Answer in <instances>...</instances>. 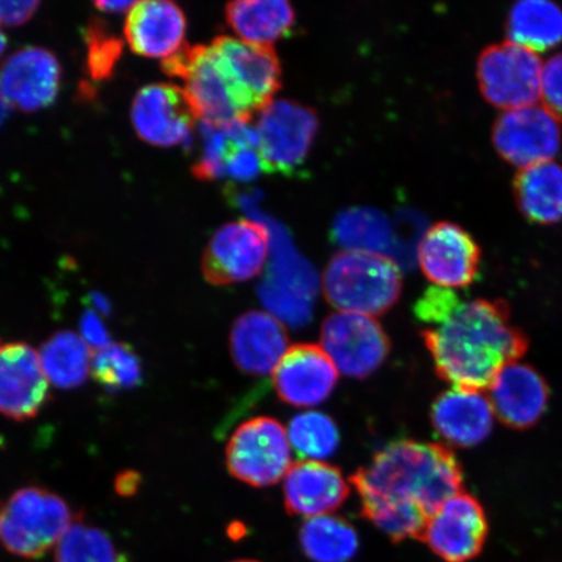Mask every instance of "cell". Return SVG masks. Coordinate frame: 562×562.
Listing matches in <instances>:
<instances>
[{
    "instance_id": "cell-42",
    "label": "cell",
    "mask_w": 562,
    "mask_h": 562,
    "mask_svg": "<svg viewBox=\"0 0 562 562\" xmlns=\"http://www.w3.org/2000/svg\"><path fill=\"white\" fill-rule=\"evenodd\" d=\"M91 304H93V311L100 312L101 314H109L110 302L101 293H91Z\"/></svg>"
},
{
    "instance_id": "cell-10",
    "label": "cell",
    "mask_w": 562,
    "mask_h": 562,
    "mask_svg": "<svg viewBox=\"0 0 562 562\" xmlns=\"http://www.w3.org/2000/svg\"><path fill=\"white\" fill-rule=\"evenodd\" d=\"M270 234L261 223L241 220L216 231L202 259L209 283L231 285L255 279L269 258Z\"/></svg>"
},
{
    "instance_id": "cell-32",
    "label": "cell",
    "mask_w": 562,
    "mask_h": 562,
    "mask_svg": "<svg viewBox=\"0 0 562 562\" xmlns=\"http://www.w3.org/2000/svg\"><path fill=\"white\" fill-rule=\"evenodd\" d=\"M335 238L347 250L381 252L391 240V228L376 211L350 210L337 220Z\"/></svg>"
},
{
    "instance_id": "cell-8",
    "label": "cell",
    "mask_w": 562,
    "mask_h": 562,
    "mask_svg": "<svg viewBox=\"0 0 562 562\" xmlns=\"http://www.w3.org/2000/svg\"><path fill=\"white\" fill-rule=\"evenodd\" d=\"M318 126V116L305 105L291 101L267 105L255 126L265 170L284 175L297 170L312 149Z\"/></svg>"
},
{
    "instance_id": "cell-15",
    "label": "cell",
    "mask_w": 562,
    "mask_h": 562,
    "mask_svg": "<svg viewBox=\"0 0 562 562\" xmlns=\"http://www.w3.org/2000/svg\"><path fill=\"white\" fill-rule=\"evenodd\" d=\"M194 119L184 90L168 83H153L140 89L132 105V122L137 135L154 146L191 144Z\"/></svg>"
},
{
    "instance_id": "cell-41",
    "label": "cell",
    "mask_w": 562,
    "mask_h": 562,
    "mask_svg": "<svg viewBox=\"0 0 562 562\" xmlns=\"http://www.w3.org/2000/svg\"><path fill=\"white\" fill-rule=\"evenodd\" d=\"M136 3L132 2H98L95 4L98 10L109 13H125L133 9Z\"/></svg>"
},
{
    "instance_id": "cell-13",
    "label": "cell",
    "mask_w": 562,
    "mask_h": 562,
    "mask_svg": "<svg viewBox=\"0 0 562 562\" xmlns=\"http://www.w3.org/2000/svg\"><path fill=\"white\" fill-rule=\"evenodd\" d=\"M482 251L472 235L459 224L440 222L428 229L418 246L424 276L437 286L463 288L480 271Z\"/></svg>"
},
{
    "instance_id": "cell-31",
    "label": "cell",
    "mask_w": 562,
    "mask_h": 562,
    "mask_svg": "<svg viewBox=\"0 0 562 562\" xmlns=\"http://www.w3.org/2000/svg\"><path fill=\"white\" fill-rule=\"evenodd\" d=\"M288 439L302 459H328L339 447L340 435L331 417L319 412L299 414L288 427Z\"/></svg>"
},
{
    "instance_id": "cell-24",
    "label": "cell",
    "mask_w": 562,
    "mask_h": 562,
    "mask_svg": "<svg viewBox=\"0 0 562 562\" xmlns=\"http://www.w3.org/2000/svg\"><path fill=\"white\" fill-rule=\"evenodd\" d=\"M315 285L314 272L304 262L279 255L259 294L271 315L301 327L312 318Z\"/></svg>"
},
{
    "instance_id": "cell-44",
    "label": "cell",
    "mask_w": 562,
    "mask_h": 562,
    "mask_svg": "<svg viewBox=\"0 0 562 562\" xmlns=\"http://www.w3.org/2000/svg\"><path fill=\"white\" fill-rule=\"evenodd\" d=\"M5 46H7L5 35L2 32V30H0V56L3 55V53L5 50Z\"/></svg>"
},
{
    "instance_id": "cell-39",
    "label": "cell",
    "mask_w": 562,
    "mask_h": 562,
    "mask_svg": "<svg viewBox=\"0 0 562 562\" xmlns=\"http://www.w3.org/2000/svg\"><path fill=\"white\" fill-rule=\"evenodd\" d=\"M38 3L33 0H19V2H2L0 0V25L16 26L26 23L35 11Z\"/></svg>"
},
{
    "instance_id": "cell-34",
    "label": "cell",
    "mask_w": 562,
    "mask_h": 562,
    "mask_svg": "<svg viewBox=\"0 0 562 562\" xmlns=\"http://www.w3.org/2000/svg\"><path fill=\"white\" fill-rule=\"evenodd\" d=\"M202 153L194 166L199 179L214 180L226 176L227 159L235 145L231 124L220 125L202 122Z\"/></svg>"
},
{
    "instance_id": "cell-12",
    "label": "cell",
    "mask_w": 562,
    "mask_h": 562,
    "mask_svg": "<svg viewBox=\"0 0 562 562\" xmlns=\"http://www.w3.org/2000/svg\"><path fill=\"white\" fill-rule=\"evenodd\" d=\"M492 144L498 156L519 170L552 161L561 147L559 122L537 105L507 111L492 128Z\"/></svg>"
},
{
    "instance_id": "cell-22",
    "label": "cell",
    "mask_w": 562,
    "mask_h": 562,
    "mask_svg": "<svg viewBox=\"0 0 562 562\" xmlns=\"http://www.w3.org/2000/svg\"><path fill=\"white\" fill-rule=\"evenodd\" d=\"M283 323L265 312L238 316L229 337L232 358L245 374L263 376L276 371L290 349Z\"/></svg>"
},
{
    "instance_id": "cell-30",
    "label": "cell",
    "mask_w": 562,
    "mask_h": 562,
    "mask_svg": "<svg viewBox=\"0 0 562 562\" xmlns=\"http://www.w3.org/2000/svg\"><path fill=\"white\" fill-rule=\"evenodd\" d=\"M143 362L130 344L110 342L93 351L91 376L105 390L117 392L136 389L143 382Z\"/></svg>"
},
{
    "instance_id": "cell-17",
    "label": "cell",
    "mask_w": 562,
    "mask_h": 562,
    "mask_svg": "<svg viewBox=\"0 0 562 562\" xmlns=\"http://www.w3.org/2000/svg\"><path fill=\"white\" fill-rule=\"evenodd\" d=\"M339 379L331 358L315 344H296L281 358L272 382L281 402L311 407L331 396Z\"/></svg>"
},
{
    "instance_id": "cell-7",
    "label": "cell",
    "mask_w": 562,
    "mask_h": 562,
    "mask_svg": "<svg viewBox=\"0 0 562 562\" xmlns=\"http://www.w3.org/2000/svg\"><path fill=\"white\" fill-rule=\"evenodd\" d=\"M476 76L484 100L497 109L513 111L537 104L543 65L536 53L508 41L484 48Z\"/></svg>"
},
{
    "instance_id": "cell-20",
    "label": "cell",
    "mask_w": 562,
    "mask_h": 562,
    "mask_svg": "<svg viewBox=\"0 0 562 562\" xmlns=\"http://www.w3.org/2000/svg\"><path fill=\"white\" fill-rule=\"evenodd\" d=\"M349 492L340 470L322 461L292 463L284 477L285 508L293 516L331 515L346 503Z\"/></svg>"
},
{
    "instance_id": "cell-9",
    "label": "cell",
    "mask_w": 562,
    "mask_h": 562,
    "mask_svg": "<svg viewBox=\"0 0 562 562\" xmlns=\"http://www.w3.org/2000/svg\"><path fill=\"white\" fill-rule=\"evenodd\" d=\"M321 342L341 374L362 379L382 367L391 341L375 318L337 312L323 322Z\"/></svg>"
},
{
    "instance_id": "cell-43",
    "label": "cell",
    "mask_w": 562,
    "mask_h": 562,
    "mask_svg": "<svg viewBox=\"0 0 562 562\" xmlns=\"http://www.w3.org/2000/svg\"><path fill=\"white\" fill-rule=\"evenodd\" d=\"M7 114H9V105H7L2 95H0V125L5 121Z\"/></svg>"
},
{
    "instance_id": "cell-29",
    "label": "cell",
    "mask_w": 562,
    "mask_h": 562,
    "mask_svg": "<svg viewBox=\"0 0 562 562\" xmlns=\"http://www.w3.org/2000/svg\"><path fill=\"white\" fill-rule=\"evenodd\" d=\"M300 543L313 562H350L360 547L355 527L331 515L307 518L301 527Z\"/></svg>"
},
{
    "instance_id": "cell-40",
    "label": "cell",
    "mask_w": 562,
    "mask_h": 562,
    "mask_svg": "<svg viewBox=\"0 0 562 562\" xmlns=\"http://www.w3.org/2000/svg\"><path fill=\"white\" fill-rule=\"evenodd\" d=\"M140 481L143 480H140V475L137 472L126 470V472H123L116 476L115 490L117 494L123 497L136 495Z\"/></svg>"
},
{
    "instance_id": "cell-38",
    "label": "cell",
    "mask_w": 562,
    "mask_h": 562,
    "mask_svg": "<svg viewBox=\"0 0 562 562\" xmlns=\"http://www.w3.org/2000/svg\"><path fill=\"white\" fill-rule=\"evenodd\" d=\"M80 336L93 351L111 342L108 328L103 325L101 316L94 311H88L82 314L80 321Z\"/></svg>"
},
{
    "instance_id": "cell-46",
    "label": "cell",
    "mask_w": 562,
    "mask_h": 562,
    "mask_svg": "<svg viewBox=\"0 0 562 562\" xmlns=\"http://www.w3.org/2000/svg\"><path fill=\"white\" fill-rule=\"evenodd\" d=\"M0 526H2V513H0Z\"/></svg>"
},
{
    "instance_id": "cell-18",
    "label": "cell",
    "mask_w": 562,
    "mask_h": 562,
    "mask_svg": "<svg viewBox=\"0 0 562 562\" xmlns=\"http://www.w3.org/2000/svg\"><path fill=\"white\" fill-rule=\"evenodd\" d=\"M60 77L54 54L40 47L23 48L0 68V95L9 108L27 112L45 109L59 93Z\"/></svg>"
},
{
    "instance_id": "cell-11",
    "label": "cell",
    "mask_w": 562,
    "mask_h": 562,
    "mask_svg": "<svg viewBox=\"0 0 562 562\" xmlns=\"http://www.w3.org/2000/svg\"><path fill=\"white\" fill-rule=\"evenodd\" d=\"M488 521L480 502L461 492L434 513L420 540L442 561L469 562L486 544Z\"/></svg>"
},
{
    "instance_id": "cell-19",
    "label": "cell",
    "mask_w": 562,
    "mask_h": 562,
    "mask_svg": "<svg viewBox=\"0 0 562 562\" xmlns=\"http://www.w3.org/2000/svg\"><path fill=\"white\" fill-rule=\"evenodd\" d=\"M187 19L179 5L149 0L133 5L125 23V38L132 50L164 63L186 52Z\"/></svg>"
},
{
    "instance_id": "cell-4",
    "label": "cell",
    "mask_w": 562,
    "mask_h": 562,
    "mask_svg": "<svg viewBox=\"0 0 562 562\" xmlns=\"http://www.w3.org/2000/svg\"><path fill=\"white\" fill-rule=\"evenodd\" d=\"M168 75L184 81V93L195 117L211 124L249 123L248 104L229 79L211 46L187 48L165 63Z\"/></svg>"
},
{
    "instance_id": "cell-27",
    "label": "cell",
    "mask_w": 562,
    "mask_h": 562,
    "mask_svg": "<svg viewBox=\"0 0 562 562\" xmlns=\"http://www.w3.org/2000/svg\"><path fill=\"white\" fill-rule=\"evenodd\" d=\"M509 42L532 53H544L562 42V10L546 0H525L512 7L507 20Z\"/></svg>"
},
{
    "instance_id": "cell-16",
    "label": "cell",
    "mask_w": 562,
    "mask_h": 562,
    "mask_svg": "<svg viewBox=\"0 0 562 562\" xmlns=\"http://www.w3.org/2000/svg\"><path fill=\"white\" fill-rule=\"evenodd\" d=\"M211 47L252 114L272 102L281 86V67L272 47L234 37L216 38Z\"/></svg>"
},
{
    "instance_id": "cell-6",
    "label": "cell",
    "mask_w": 562,
    "mask_h": 562,
    "mask_svg": "<svg viewBox=\"0 0 562 562\" xmlns=\"http://www.w3.org/2000/svg\"><path fill=\"white\" fill-rule=\"evenodd\" d=\"M228 472L252 487H269L284 480L292 467L291 442L279 420L257 417L232 434L226 449Z\"/></svg>"
},
{
    "instance_id": "cell-45",
    "label": "cell",
    "mask_w": 562,
    "mask_h": 562,
    "mask_svg": "<svg viewBox=\"0 0 562 562\" xmlns=\"http://www.w3.org/2000/svg\"><path fill=\"white\" fill-rule=\"evenodd\" d=\"M232 562H259L255 560H238V561H232Z\"/></svg>"
},
{
    "instance_id": "cell-33",
    "label": "cell",
    "mask_w": 562,
    "mask_h": 562,
    "mask_svg": "<svg viewBox=\"0 0 562 562\" xmlns=\"http://www.w3.org/2000/svg\"><path fill=\"white\" fill-rule=\"evenodd\" d=\"M56 562H123L108 533L75 521L55 548Z\"/></svg>"
},
{
    "instance_id": "cell-5",
    "label": "cell",
    "mask_w": 562,
    "mask_h": 562,
    "mask_svg": "<svg viewBox=\"0 0 562 562\" xmlns=\"http://www.w3.org/2000/svg\"><path fill=\"white\" fill-rule=\"evenodd\" d=\"M69 505L42 487L15 492L2 512L0 538L7 551L24 559H38L56 548L74 524Z\"/></svg>"
},
{
    "instance_id": "cell-26",
    "label": "cell",
    "mask_w": 562,
    "mask_h": 562,
    "mask_svg": "<svg viewBox=\"0 0 562 562\" xmlns=\"http://www.w3.org/2000/svg\"><path fill=\"white\" fill-rule=\"evenodd\" d=\"M232 31L246 44L271 47L291 34L296 13L285 0H243L227 5Z\"/></svg>"
},
{
    "instance_id": "cell-3",
    "label": "cell",
    "mask_w": 562,
    "mask_h": 562,
    "mask_svg": "<svg viewBox=\"0 0 562 562\" xmlns=\"http://www.w3.org/2000/svg\"><path fill=\"white\" fill-rule=\"evenodd\" d=\"M322 288L337 311L375 318L402 296L403 276L383 252L342 250L326 267Z\"/></svg>"
},
{
    "instance_id": "cell-1",
    "label": "cell",
    "mask_w": 562,
    "mask_h": 562,
    "mask_svg": "<svg viewBox=\"0 0 562 562\" xmlns=\"http://www.w3.org/2000/svg\"><path fill=\"white\" fill-rule=\"evenodd\" d=\"M350 483L362 515L392 542L420 539L428 519L449 498L461 494L463 475L452 449L439 442H392Z\"/></svg>"
},
{
    "instance_id": "cell-36",
    "label": "cell",
    "mask_w": 562,
    "mask_h": 562,
    "mask_svg": "<svg viewBox=\"0 0 562 562\" xmlns=\"http://www.w3.org/2000/svg\"><path fill=\"white\" fill-rule=\"evenodd\" d=\"M460 297L447 288H430L416 305L417 318L431 327L439 325L460 304Z\"/></svg>"
},
{
    "instance_id": "cell-35",
    "label": "cell",
    "mask_w": 562,
    "mask_h": 562,
    "mask_svg": "<svg viewBox=\"0 0 562 562\" xmlns=\"http://www.w3.org/2000/svg\"><path fill=\"white\" fill-rule=\"evenodd\" d=\"M88 41V69L93 80L102 81L114 72L116 63L121 58L122 42L112 37L102 25L93 24L87 32Z\"/></svg>"
},
{
    "instance_id": "cell-25",
    "label": "cell",
    "mask_w": 562,
    "mask_h": 562,
    "mask_svg": "<svg viewBox=\"0 0 562 562\" xmlns=\"http://www.w3.org/2000/svg\"><path fill=\"white\" fill-rule=\"evenodd\" d=\"M513 194L527 221L551 226L562 221V167L554 161L521 168Z\"/></svg>"
},
{
    "instance_id": "cell-2",
    "label": "cell",
    "mask_w": 562,
    "mask_h": 562,
    "mask_svg": "<svg viewBox=\"0 0 562 562\" xmlns=\"http://www.w3.org/2000/svg\"><path fill=\"white\" fill-rule=\"evenodd\" d=\"M438 375L453 389L488 390L498 372L527 350L507 302H460L439 325L422 333Z\"/></svg>"
},
{
    "instance_id": "cell-28",
    "label": "cell",
    "mask_w": 562,
    "mask_h": 562,
    "mask_svg": "<svg viewBox=\"0 0 562 562\" xmlns=\"http://www.w3.org/2000/svg\"><path fill=\"white\" fill-rule=\"evenodd\" d=\"M48 382L61 390H74L91 375L93 350L79 334L59 331L48 337L40 350Z\"/></svg>"
},
{
    "instance_id": "cell-37",
    "label": "cell",
    "mask_w": 562,
    "mask_h": 562,
    "mask_svg": "<svg viewBox=\"0 0 562 562\" xmlns=\"http://www.w3.org/2000/svg\"><path fill=\"white\" fill-rule=\"evenodd\" d=\"M540 97L544 110L562 123V54L554 55L543 67Z\"/></svg>"
},
{
    "instance_id": "cell-21",
    "label": "cell",
    "mask_w": 562,
    "mask_h": 562,
    "mask_svg": "<svg viewBox=\"0 0 562 562\" xmlns=\"http://www.w3.org/2000/svg\"><path fill=\"white\" fill-rule=\"evenodd\" d=\"M490 402L495 416L505 426L529 428L542 418L550 391L536 369L519 362L505 367L490 389Z\"/></svg>"
},
{
    "instance_id": "cell-14",
    "label": "cell",
    "mask_w": 562,
    "mask_h": 562,
    "mask_svg": "<svg viewBox=\"0 0 562 562\" xmlns=\"http://www.w3.org/2000/svg\"><path fill=\"white\" fill-rule=\"evenodd\" d=\"M50 397V382L40 353L23 341L0 342V414L24 422L41 412Z\"/></svg>"
},
{
    "instance_id": "cell-23",
    "label": "cell",
    "mask_w": 562,
    "mask_h": 562,
    "mask_svg": "<svg viewBox=\"0 0 562 562\" xmlns=\"http://www.w3.org/2000/svg\"><path fill=\"white\" fill-rule=\"evenodd\" d=\"M495 412L480 391L453 389L434 403L431 420L442 439L460 448H472L488 438Z\"/></svg>"
}]
</instances>
